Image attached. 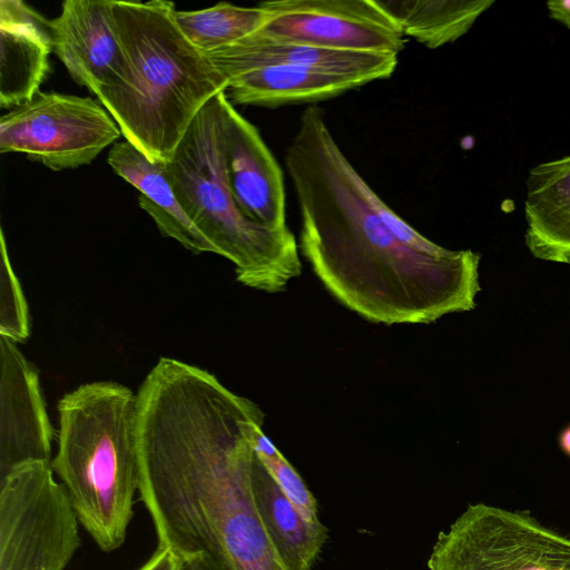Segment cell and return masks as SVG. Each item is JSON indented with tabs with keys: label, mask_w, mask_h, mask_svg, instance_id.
<instances>
[{
	"label": "cell",
	"mask_w": 570,
	"mask_h": 570,
	"mask_svg": "<svg viewBox=\"0 0 570 570\" xmlns=\"http://www.w3.org/2000/svg\"><path fill=\"white\" fill-rule=\"evenodd\" d=\"M264 413L214 374L161 357L137 393L138 497L157 547L212 570H286L257 513L252 432Z\"/></svg>",
	"instance_id": "cell-1"
},
{
	"label": "cell",
	"mask_w": 570,
	"mask_h": 570,
	"mask_svg": "<svg viewBox=\"0 0 570 570\" xmlns=\"http://www.w3.org/2000/svg\"><path fill=\"white\" fill-rule=\"evenodd\" d=\"M285 167L301 214L298 248L325 289L374 324H431L471 311L480 255L419 252L375 212L372 187L347 159L315 106L301 115Z\"/></svg>",
	"instance_id": "cell-2"
},
{
	"label": "cell",
	"mask_w": 570,
	"mask_h": 570,
	"mask_svg": "<svg viewBox=\"0 0 570 570\" xmlns=\"http://www.w3.org/2000/svg\"><path fill=\"white\" fill-rule=\"evenodd\" d=\"M166 0H112L121 69L95 95L125 140L166 163L200 109L227 83L175 21Z\"/></svg>",
	"instance_id": "cell-3"
},
{
	"label": "cell",
	"mask_w": 570,
	"mask_h": 570,
	"mask_svg": "<svg viewBox=\"0 0 570 570\" xmlns=\"http://www.w3.org/2000/svg\"><path fill=\"white\" fill-rule=\"evenodd\" d=\"M50 464L80 525L102 552L126 541L139 491L137 394L119 383L81 384L58 402Z\"/></svg>",
	"instance_id": "cell-4"
},
{
	"label": "cell",
	"mask_w": 570,
	"mask_h": 570,
	"mask_svg": "<svg viewBox=\"0 0 570 570\" xmlns=\"http://www.w3.org/2000/svg\"><path fill=\"white\" fill-rule=\"evenodd\" d=\"M226 100L220 91L196 115L165 163L167 176L190 220L234 264L237 281L281 293L302 273L298 243L291 229L267 228L239 209L227 174Z\"/></svg>",
	"instance_id": "cell-5"
},
{
	"label": "cell",
	"mask_w": 570,
	"mask_h": 570,
	"mask_svg": "<svg viewBox=\"0 0 570 570\" xmlns=\"http://www.w3.org/2000/svg\"><path fill=\"white\" fill-rule=\"evenodd\" d=\"M79 525L50 462L0 476V570H65L81 546Z\"/></svg>",
	"instance_id": "cell-6"
},
{
	"label": "cell",
	"mask_w": 570,
	"mask_h": 570,
	"mask_svg": "<svg viewBox=\"0 0 570 570\" xmlns=\"http://www.w3.org/2000/svg\"><path fill=\"white\" fill-rule=\"evenodd\" d=\"M430 570H570V538L528 512L470 504L441 531Z\"/></svg>",
	"instance_id": "cell-7"
},
{
	"label": "cell",
	"mask_w": 570,
	"mask_h": 570,
	"mask_svg": "<svg viewBox=\"0 0 570 570\" xmlns=\"http://www.w3.org/2000/svg\"><path fill=\"white\" fill-rule=\"evenodd\" d=\"M121 135L89 97L38 91L0 118V153H21L52 170L90 164Z\"/></svg>",
	"instance_id": "cell-8"
},
{
	"label": "cell",
	"mask_w": 570,
	"mask_h": 570,
	"mask_svg": "<svg viewBox=\"0 0 570 570\" xmlns=\"http://www.w3.org/2000/svg\"><path fill=\"white\" fill-rule=\"evenodd\" d=\"M269 20L257 32L313 47L397 55L405 38L374 0H274L259 3Z\"/></svg>",
	"instance_id": "cell-9"
},
{
	"label": "cell",
	"mask_w": 570,
	"mask_h": 570,
	"mask_svg": "<svg viewBox=\"0 0 570 570\" xmlns=\"http://www.w3.org/2000/svg\"><path fill=\"white\" fill-rule=\"evenodd\" d=\"M53 435L37 368L0 335V476L27 462H51Z\"/></svg>",
	"instance_id": "cell-10"
},
{
	"label": "cell",
	"mask_w": 570,
	"mask_h": 570,
	"mask_svg": "<svg viewBox=\"0 0 570 570\" xmlns=\"http://www.w3.org/2000/svg\"><path fill=\"white\" fill-rule=\"evenodd\" d=\"M225 141L228 180L239 209L267 228L289 229L283 170L258 129L228 99Z\"/></svg>",
	"instance_id": "cell-11"
},
{
	"label": "cell",
	"mask_w": 570,
	"mask_h": 570,
	"mask_svg": "<svg viewBox=\"0 0 570 570\" xmlns=\"http://www.w3.org/2000/svg\"><path fill=\"white\" fill-rule=\"evenodd\" d=\"M49 30L52 49L78 85L96 94L118 76L124 55L112 0H66Z\"/></svg>",
	"instance_id": "cell-12"
},
{
	"label": "cell",
	"mask_w": 570,
	"mask_h": 570,
	"mask_svg": "<svg viewBox=\"0 0 570 570\" xmlns=\"http://www.w3.org/2000/svg\"><path fill=\"white\" fill-rule=\"evenodd\" d=\"M226 83L256 69L299 66L358 77L367 83L390 78L397 67V55L334 50L276 41L258 32L227 47L205 53Z\"/></svg>",
	"instance_id": "cell-13"
},
{
	"label": "cell",
	"mask_w": 570,
	"mask_h": 570,
	"mask_svg": "<svg viewBox=\"0 0 570 570\" xmlns=\"http://www.w3.org/2000/svg\"><path fill=\"white\" fill-rule=\"evenodd\" d=\"M0 107L29 100L49 72V20L21 0L0 1Z\"/></svg>",
	"instance_id": "cell-14"
},
{
	"label": "cell",
	"mask_w": 570,
	"mask_h": 570,
	"mask_svg": "<svg viewBox=\"0 0 570 570\" xmlns=\"http://www.w3.org/2000/svg\"><path fill=\"white\" fill-rule=\"evenodd\" d=\"M525 188L524 240L530 253L570 265V156L532 167Z\"/></svg>",
	"instance_id": "cell-15"
},
{
	"label": "cell",
	"mask_w": 570,
	"mask_h": 570,
	"mask_svg": "<svg viewBox=\"0 0 570 570\" xmlns=\"http://www.w3.org/2000/svg\"><path fill=\"white\" fill-rule=\"evenodd\" d=\"M107 160L118 176L140 191V208L148 213L165 236L174 238L196 254H216L215 247L178 202L165 163L150 160L127 140L114 144Z\"/></svg>",
	"instance_id": "cell-16"
},
{
	"label": "cell",
	"mask_w": 570,
	"mask_h": 570,
	"mask_svg": "<svg viewBox=\"0 0 570 570\" xmlns=\"http://www.w3.org/2000/svg\"><path fill=\"white\" fill-rule=\"evenodd\" d=\"M367 83L344 73L299 66H273L248 71L228 81L232 105L276 108L337 97Z\"/></svg>",
	"instance_id": "cell-17"
},
{
	"label": "cell",
	"mask_w": 570,
	"mask_h": 570,
	"mask_svg": "<svg viewBox=\"0 0 570 570\" xmlns=\"http://www.w3.org/2000/svg\"><path fill=\"white\" fill-rule=\"evenodd\" d=\"M252 489L259 519L283 566L286 570H311L327 538L325 525L302 517L258 455L253 465Z\"/></svg>",
	"instance_id": "cell-18"
},
{
	"label": "cell",
	"mask_w": 570,
	"mask_h": 570,
	"mask_svg": "<svg viewBox=\"0 0 570 570\" xmlns=\"http://www.w3.org/2000/svg\"><path fill=\"white\" fill-rule=\"evenodd\" d=\"M404 36L429 49L464 36L494 0H374Z\"/></svg>",
	"instance_id": "cell-19"
},
{
	"label": "cell",
	"mask_w": 570,
	"mask_h": 570,
	"mask_svg": "<svg viewBox=\"0 0 570 570\" xmlns=\"http://www.w3.org/2000/svg\"><path fill=\"white\" fill-rule=\"evenodd\" d=\"M261 7H239L220 2L194 11H175V21L188 41L203 53L227 47L257 32L269 20Z\"/></svg>",
	"instance_id": "cell-20"
},
{
	"label": "cell",
	"mask_w": 570,
	"mask_h": 570,
	"mask_svg": "<svg viewBox=\"0 0 570 570\" xmlns=\"http://www.w3.org/2000/svg\"><path fill=\"white\" fill-rule=\"evenodd\" d=\"M257 425L252 432V445L286 498L295 505L302 517L311 523H322L317 502L299 473L278 451L273 441Z\"/></svg>",
	"instance_id": "cell-21"
},
{
	"label": "cell",
	"mask_w": 570,
	"mask_h": 570,
	"mask_svg": "<svg viewBox=\"0 0 570 570\" xmlns=\"http://www.w3.org/2000/svg\"><path fill=\"white\" fill-rule=\"evenodd\" d=\"M29 327L28 305L10 263L4 234L1 229L0 335L19 343L29 336Z\"/></svg>",
	"instance_id": "cell-22"
},
{
	"label": "cell",
	"mask_w": 570,
	"mask_h": 570,
	"mask_svg": "<svg viewBox=\"0 0 570 570\" xmlns=\"http://www.w3.org/2000/svg\"><path fill=\"white\" fill-rule=\"evenodd\" d=\"M185 559L167 547H157L155 552L137 570H184Z\"/></svg>",
	"instance_id": "cell-23"
},
{
	"label": "cell",
	"mask_w": 570,
	"mask_h": 570,
	"mask_svg": "<svg viewBox=\"0 0 570 570\" xmlns=\"http://www.w3.org/2000/svg\"><path fill=\"white\" fill-rule=\"evenodd\" d=\"M549 17L570 29V0H553L546 3Z\"/></svg>",
	"instance_id": "cell-24"
},
{
	"label": "cell",
	"mask_w": 570,
	"mask_h": 570,
	"mask_svg": "<svg viewBox=\"0 0 570 570\" xmlns=\"http://www.w3.org/2000/svg\"><path fill=\"white\" fill-rule=\"evenodd\" d=\"M184 570H212L208 564L199 557L185 559Z\"/></svg>",
	"instance_id": "cell-25"
},
{
	"label": "cell",
	"mask_w": 570,
	"mask_h": 570,
	"mask_svg": "<svg viewBox=\"0 0 570 570\" xmlns=\"http://www.w3.org/2000/svg\"><path fill=\"white\" fill-rule=\"evenodd\" d=\"M559 445L561 450L570 456V424L562 430L559 435Z\"/></svg>",
	"instance_id": "cell-26"
}]
</instances>
